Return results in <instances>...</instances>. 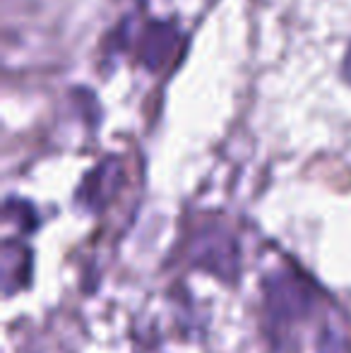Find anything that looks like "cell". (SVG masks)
Returning <instances> with one entry per match:
<instances>
[{"instance_id": "cell-3", "label": "cell", "mask_w": 351, "mask_h": 353, "mask_svg": "<svg viewBox=\"0 0 351 353\" xmlns=\"http://www.w3.org/2000/svg\"><path fill=\"white\" fill-rule=\"evenodd\" d=\"M123 181H126L123 161L118 157H106L82 178L80 188L75 192V202L85 212H103L123 188Z\"/></svg>"}, {"instance_id": "cell-4", "label": "cell", "mask_w": 351, "mask_h": 353, "mask_svg": "<svg viewBox=\"0 0 351 353\" xmlns=\"http://www.w3.org/2000/svg\"><path fill=\"white\" fill-rule=\"evenodd\" d=\"M178 34L176 24L169 19H154L150 22L140 34V41H137V63L145 65L150 72H159L166 63L174 58L178 48Z\"/></svg>"}, {"instance_id": "cell-2", "label": "cell", "mask_w": 351, "mask_h": 353, "mask_svg": "<svg viewBox=\"0 0 351 353\" xmlns=\"http://www.w3.org/2000/svg\"><path fill=\"white\" fill-rule=\"evenodd\" d=\"M190 265L231 283L239 279L241 250L234 233L221 226H207L195 233L190 243Z\"/></svg>"}, {"instance_id": "cell-5", "label": "cell", "mask_w": 351, "mask_h": 353, "mask_svg": "<svg viewBox=\"0 0 351 353\" xmlns=\"http://www.w3.org/2000/svg\"><path fill=\"white\" fill-rule=\"evenodd\" d=\"M0 274H3V293L14 296L32 286L34 252L19 238H5L0 248Z\"/></svg>"}, {"instance_id": "cell-7", "label": "cell", "mask_w": 351, "mask_h": 353, "mask_svg": "<svg viewBox=\"0 0 351 353\" xmlns=\"http://www.w3.org/2000/svg\"><path fill=\"white\" fill-rule=\"evenodd\" d=\"M315 353H351V344L347 339V332L337 330V327L328 325L320 330L318 334V346Z\"/></svg>"}, {"instance_id": "cell-1", "label": "cell", "mask_w": 351, "mask_h": 353, "mask_svg": "<svg viewBox=\"0 0 351 353\" xmlns=\"http://www.w3.org/2000/svg\"><path fill=\"white\" fill-rule=\"evenodd\" d=\"M265 312L270 320V330L281 334L294 330L299 322L308 320L315 305L313 283L303 274L291 270H279L265 276Z\"/></svg>"}, {"instance_id": "cell-6", "label": "cell", "mask_w": 351, "mask_h": 353, "mask_svg": "<svg viewBox=\"0 0 351 353\" xmlns=\"http://www.w3.org/2000/svg\"><path fill=\"white\" fill-rule=\"evenodd\" d=\"M5 221L17 223L19 233H32V231H37V226H39V214L27 200L8 197V200H5Z\"/></svg>"}]
</instances>
